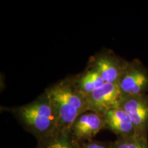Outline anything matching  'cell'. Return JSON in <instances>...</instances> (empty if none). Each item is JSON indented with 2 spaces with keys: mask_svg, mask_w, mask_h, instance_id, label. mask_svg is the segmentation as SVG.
Instances as JSON below:
<instances>
[{
  "mask_svg": "<svg viewBox=\"0 0 148 148\" xmlns=\"http://www.w3.org/2000/svg\"><path fill=\"white\" fill-rule=\"evenodd\" d=\"M45 90L58 115L56 130H71L77 118L88 111L86 96L77 89L73 76L61 79Z\"/></svg>",
  "mask_w": 148,
  "mask_h": 148,
  "instance_id": "1",
  "label": "cell"
},
{
  "mask_svg": "<svg viewBox=\"0 0 148 148\" xmlns=\"http://www.w3.org/2000/svg\"><path fill=\"white\" fill-rule=\"evenodd\" d=\"M10 110L38 140L51 134L58 127V115L45 90L31 102Z\"/></svg>",
  "mask_w": 148,
  "mask_h": 148,
  "instance_id": "2",
  "label": "cell"
},
{
  "mask_svg": "<svg viewBox=\"0 0 148 148\" xmlns=\"http://www.w3.org/2000/svg\"><path fill=\"white\" fill-rule=\"evenodd\" d=\"M88 65L93 66L106 83L118 84L128 65L129 61L106 49L90 58Z\"/></svg>",
  "mask_w": 148,
  "mask_h": 148,
  "instance_id": "3",
  "label": "cell"
},
{
  "mask_svg": "<svg viewBox=\"0 0 148 148\" xmlns=\"http://www.w3.org/2000/svg\"><path fill=\"white\" fill-rule=\"evenodd\" d=\"M118 85L123 97L147 94L148 69L137 59L130 61Z\"/></svg>",
  "mask_w": 148,
  "mask_h": 148,
  "instance_id": "4",
  "label": "cell"
},
{
  "mask_svg": "<svg viewBox=\"0 0 148 148\" xmlns=\"http://www.w3.org/2000/svg\"><path fill=\"white\" fill-rule=\"evenodd\" d=\"M119 108L125 110L130 117L136 135L147 138L148 94L124 96L122 97Z\"/></svg>",
  "mask_w": 148,
  "mask_h": 148,
  "instance_id": "5",
  "label": "cell"
},
{
  "mask_svg": "<svg viewBox=\"0 0 148 148\" xmlns=\"http://www.w3.org/2000/svg\"><path fill=\"white\" fill-rule=\"evenodd\" d=\"M122 97L118 84L106 83L86 96L88 111L103 115L110 109L119 107Z\"/></svg>",
  "mask_w": 148,
  "mask_h": 148,
  "instance_id": "6",
  "label": "cell"
},
{
  "mask_svg": "<svg viewBox=\"0 0 148 148\" xmlns=\"http://www.w3.org/2000/svg\"><path fill=\"white\" fill-rule=\"evenodd\" d=\"M106 128L103 115L97 112L87 111L79 115L74 121L71 128L73 136L79 142L91 140L98 133Z\"/></svg>",
  "mask_w": 148,
  "mask_h": 148,
  "instance_id": "7",
  "label": "cell"
},
{
  "mask_svg": "<svg viewBox=\"0 0 148 148\" xmlns=\"http://www.w3.org/2000/svg\"><path fill=\"white\" fill-rule=\"evenodd\" d=\"M106 128L119 136H128L136 134L132 120L125 110L119 108L109 110L103 115Z\"/></svg>",
  "mask_w": 148,
  "mask_h": 148,
  "instance_id": "8",
  "label": "cell"
},
{
  "mask_svg": "<svg viewBox=\"0 0 148 148\" xmlns=\"http://www.w3.org/2000/svg\"><path fill=\"white\" fill-rule=\"evenodd\" d=\"M73 79L77 89L85 96L106 84L97 70L90 65H88V67L82 73L73 76Z\"/></svg>",
  "mask_w": 148,
  "mask_h": 148,
  "instance_id": "9",
  "label": "cell"
},
{
  "mask_svg": "<svg viewBox=\"0 0 148 148\" xmlns=\"http://www.w3.org/2000/svg\"><path fill=\"white\" fill-rule=\"evenodd\" d=\"M80 146L71 130H56L49 136L39 139L38 148H80Z\"/></svg>",
  "mask_w": 148,
  "mask_h": 148,
  "instance_id": "10",
  "label": "cell"
},
{
  "mask_svg": "<svg viewBox=\"0 0 148 148\" xmlns=\"http://www.w3.org/2000/svg\"><path fill=\"white\" fill-rule=\"evenodd\" d=\"M110 148H148L147 138L136 134L119 136L111 143Z\"/></svg>",
  "mask_w": 148,
  "mask_h": 148,
  "instance_id": "11",
  "label": "cell"
},
{
  "mask_svg": "<svg viewBox=\"0 0 148 148\" xmlns=\"http://www.w3.org/2000/svg\"><path fill=\"white\" fill-rule=\"evenodd\" d=\"M110 145L111 143L91 140L81 144L80 148H110Z\"/></svg>",
  "mask_w": 148,
  "mask_h": 148,
  "instance_id": "12",
  "label": "cell"
}]
</instances>
